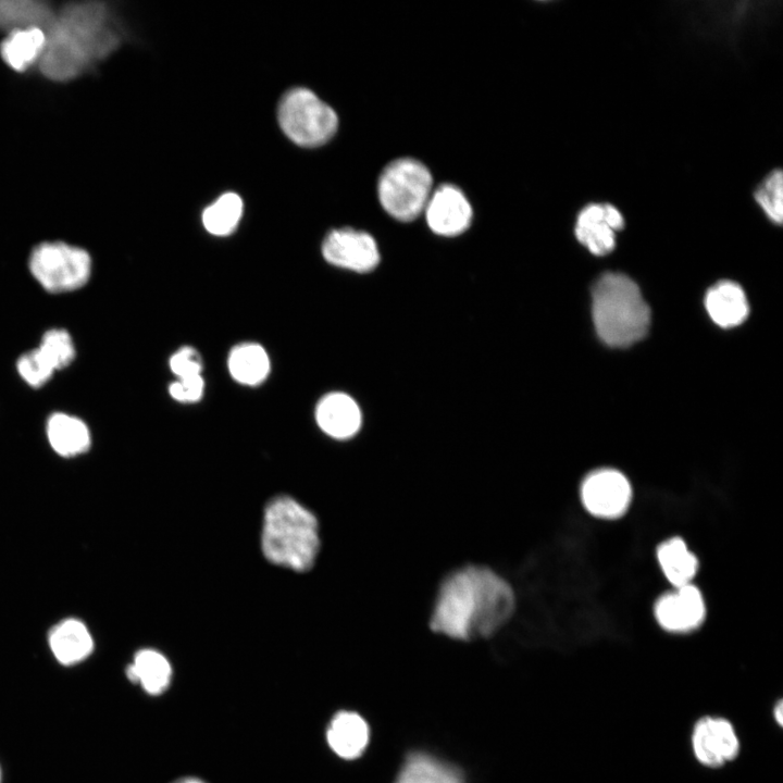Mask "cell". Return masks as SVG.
<instances>
[{"label":"cell","mask_w":783,"mask_h":783,"mask_svg":"<svg viewBox=\"0 0 783 783\" xmlns=\"http://www.w3.org/2000/svg\"><path fill=\"white\" fill-rule=\"evenodd\" d=\"M0 782H1V771H0Z\"/></svg>","instance_id":"cell-33"},{"label":"cell","mask_w":783,"mask_h":783,"mask_svg":"<svg viewBox=\"0 0 783 783\" xmlns=\"http://www.w3.org/2000/svg\"><path fill=\"white\" fill-rule=\"evenodd\" d=\"M428 227L440 236H457L471 224L472 208L464 194L451 184L433 191L425 206Z\"/></svg>","instance_id":"cell-13"},{"label":"cell","mask_w":783,"mask_h":783,"mask_svg":"<svg viewBox=\"0 0 783 783\" xmlns=\"http://www.w3.org/2000/svg\"><path fill=\"white\" fill-rule=\"evenodd\" d=\"M658 624L667 632L685 634L698 629L706 618V604L693 584L673 587L658 598L654 607Z\"/></svg>","instance_id":"cell-12"},{"label":"cell","mask_w":783,"mask_h":783,"mask_svg":"<svg viewBox=\"0 0 783 783\" xmlns=\"http://www.w3.org/2000/svg\"><path fill=\"white\" fill-rule=\"evenodd\" d=\"M54 16L50 7L42 1L0 0V29L25 28L46 29Z\"/></svg>","instance_id":"cell-24"},{"label":"cell","mask_w":783,"mask_h":783,"mask_svg":"<svg viewBox=\"0 0 783 783\" xmlns=\"http://www.w3.org/2000/svg\"><path fill=\"white\" fill-rule=\"evenodd\" d=\"M326 741L338 757L356 759L364 753L369 744L370 728L357 712L339 711L328 724Z\"/></svg>","instance_id":"cell-16"},{"label":"cell","mask_w":783,"mask_h":783,"mask_svg":"<svg viewBox=\"0 0 783 783\" xmlns=\"http://www.w3.org/2000/svg\"><path fill=\"white\" fill-rule=\"evenodd\" d=\"M127 679L151 695L162 694L170 685L172 668L165 656L153 649H141L126 668Z\"/></svg>","instance_id":"cell-19"},{"label":"cell","mask_w":783,"mask_h":783,"mask_svg":"<svg viewBox=\"0 0 783 783\" xmlns=\"http://www.w3.org/2000/svg\"><path fill=\"white\" fill-rule=\"evenodd\" d=\"M278 123L284 134L301 147H319L337 130L336 112L313 91L297 87L287 91L279 101Z\"/></svg>","instance_id":"cell-6"},{"label":"cell","mask_w":783,"mask_h":783,"mask_svg":"<svg viewBox=\"0 0 783 783\" xmlns=\"http://www.w3.org/2000/svg\"><path fill=\"white\" fill-rule=\"evenodd\" d=\"M691 744L696 760L709 768L723 767L739 754L741 743L733 724L722 717L699 719L692 731Z\"/></svg>","instance_id":"cell-10"},{"label":"cell","mask_w":783,"mask_h":783,"mask_svg":"<svg viewBox=\"0 0 783 783\" xmlns=\"http://www.w3.org/2000/svg\"><path fill=\"white\" fill-rule=\"evenodd\" d=\"M657 560L673 587L691 584L698 570V559L680 537H671L657 548Z\"/></svg>","instance_id":"cell-20"},{"label":"cell","mask_w":783,"mask_h":783,"mask_svg":"<svg viewBox=\"0 0 783 783\" xmlns=\"http://www.w3.org/2000/svg\"><path fill=\"white\" fill-rule=\"evenodd\" d=\"M48 644L54 658L63 666L79 663L94 650V639L88 627L74 618L53 625L48 634Z\"/></svg>","instance_id":"cell-15"},{"label":"cell","mask_w":783,"mask_h":783,"mask_svg":"<svg viewBox=\"0 0 783 783\" xmlns=\"http://www.w3.org/2000/svg\"><path fill=\"white\" fill-rule=\"evenodd\" d=\"M705 307L710 319L723 328L739 325L749 312L743 288L731 281H721L713 285L706 294Z\"/></svg>","instance_id":"cell-17"},{"label":"cell","mask_w":783,"mask_h":783,"mask_svg":"<svg viewBox=\"0 0 783 783\" xmlns=\"http://www.w3.org/2000/svg\"><path fill=\"white\" fill-rule=\"evenodd\" d=\"M46 41L45 29L25 28L9 33L0 45L3 61L15 71H25L38 62Z\"/></svg>","instance_id":"cell-22"},{"label":"cell","mask_w":783,"mask_h":783,"mask_svg":"<svg viewBox=\"0 0 783 783\" xmlns=\"http://www.w3.org/2000/svg\"><path fill=\"white\" fill-rule=\"evenodd\" d=\"M227 363L233 378L249 386L262 383L268 377L271 368L266 351L254 343H245L234 347Z\"/></svg>","instance_id":"cell-23"},{"label":"cell","mask_w":783,"mask_h":783,"mask_svg":"<svg viewBox=\"0 0 783 783\" xmlns=\"http://www.w3.org/2000/svg\"><path fill=\"white\" fill-rule=\"evenodd\" d=\"M511 584L486 566L467 564L447 574L438 586L430 629L451 639L489 637L512 617Z\"/></svg>","instance_id":"cell-1"},{"label":"cell","mask_w":783,"mask_h":783,"mask_svg":"<svg viewBox=\"0 0 783 783\" xmlns=\"http://www.w3.org/2000/svg\"><path fill=\"white\" fill-rule=\"evenodd\" d=\"M627 477L616 469L602 468L588 473L580 487L582 505L592 515L613 520L623 515L632 500Z\"/></svg>","instance_id":"cell-8"},{"label":"cell","mask_w":783,"mask_h":783,"mask_svg":"<svg viewBox=\"0 0 783 783\" xmlns=\"http://www.w3.org/2000/svg\"><path fill=\"white\" fill-rule=\"evenodd\" d=\"M173 783H204V782L198 778L187 776V778L178 779Z\"/></svg>","instance_id":"cell-32"},{"label":"cell","mask_w":783,"mask_h":783,"mask_svg":"<svg viewBox=\"0 0 783 783\" xmlns=\"http://www.w3.org/2000/svg\"><path fill=\"white\" fill-rule=\"evenodd\" d=\"M624 226V215L617 206L607 201H593L579 211L574 235L591 253L605 256L616 248L617 234Z\"/></svg>","instance_id":"cell-9"},{"label":"cell","mask_w":783,"mask_h":783,"mask_svg":"<svg viewBox=\"0 0 783 783\" xmlns=\"http://www.w3.org/2000/svg\"><path fill=\"white\" fill-rule=\"evenodd\" d=\"M244 211L241 198L235 192H225L202 212L204 228L215 236H227L237 227Z\"/></svg>","instance_id":"cell-25"},{"label":"cell","mask_w":783,"mask_h":783,"mask_svg":"<svg viewBox=\"0 0 783 783\" xmlns=\"http://www.w3.org/2000/svg\"><path fill=\"white\" fill-rule=\"evenodd\" d=\"M46 431L52 449L65 458L86 452L91 444L88 426L80 419L63 412L49 417Z\"/></svg>","instance_id":"cell-18"},{"label":"cell","mask_w":783,"mask_h":783,"mask_svg":"<svg viewBox=\"0 0 783 783\" xmlns=\"http://www.w3.org/2000/svg\"><path fill=\"white\" fill-rule=\"evenodd\" d=\"M38 349L55 371L67 366L75 358V347L72 337L62 328L47 331L41 338Z\"/></svg>","instance_id":"cell-27"},{"label":"cell","mask_w":783,"mask_h":783,"mask_svg":"<svg viewBox=\"0 0 783 783\" xmlns=\"http://www.w3.org/2000/svg\"><path fill=\"white\" fill-rule=\"evenodd\" d=\"M170 368L177 378L201 374L200 355L191 347H183L171 357Z\"/></svg>","instance_id":"cell-29"},{"label":"cell","mask_w":783,"mask_h":783,"mask_svg":"<svg viewBox=\"0 0 783 783\" xmlns=\"http://www.w3.org/2000/svg\"><path fill=\"white\" fill-rule=\"evenodd\" d=\"M432 184V174L422 162L412 158L397 159L380 175L378 200L390 216L410 222L424 211Z\"/></svg>","instance_id":"cell-5"},{"label":"cell","mask_w":783,"mask_h":783,"mask_svg":"<svg viewBox=\"0 0 783 783\" xmlns=\"http://www.w3.org/2000/svg\"><path fill=\"white\" fill-rule=\"evenodd\" d=\"M592 315L598 337L616 348L637 343L650 326V309L638 286L621 273H605L594 283Z\"/></svg>","instance_id":"cell-4"},{"label":"cell","mask_w":783,"mask_h":783,"mask_svg":"<svg viewBox=\"0 0 783 783\" xmlns=\"http://www.w3.org/2000/svg\"><path fill=\"white\" fill-rule=\"evenodd\" d=\"M395 783H464L456 767L425 753L410 754Z\"/></svg>","instance_id":"cell-21"},{"label":"cell","mask_w":783,"mask_h":783,"mask_svg":"<svg viewBox=\"0 0 783 783\" xmlns=\"http://www.w3.org/2000/svg\"><path fill=\"white\" fill-rule=\"evenodd\" d=\"M261 544L270 562L308 571L320 550L318 520L294 498L277 496L265 507Z\"/></svg>","instance_id":"cell-3"},{"label":"cell","mask_w":783,"mask_h":783,"mask_svg":"<svg viewBox=\"0 0 783 783\" xmlns=\"http://www.w3.org/2000/svg\"><path fill=\"white\" fill-rule=\"evenodd\" d=\"M204 382L201 374L177 378L169 387L173 399L179 402L198 401L203 394Z\"/></svg>","instance_id":"cell-30"},{"label":"cell","mask_w":783,"mask_h":783,"mask_svg":"<svg viewBox=\"0 0 783 783\" xmlns=\"http://www.w3.org/2000/svg\"><path fill=\"white\" fill-rule=\"evenodd\" d=\"M315 419L326 435L340 440L353 437L362 423L358 403L345 393L324 396L316 406Z\"/></svg>","instance_id":"cell-14"},{"label":"cell","mask_w":783,"mask_h":783,"mask_svg":"<svg viewBox=\"0 0 783 783\" xmlns=\"http://www.w3.org/2000/svg\"><path fill=\"white\" fill-rule=\"evenodd\" d=\"M16 368L20 376L34 388L45 385L55 371L38 348L22 355Z\"/></svg>","instance_id":"cell-28"},{"label":"cell","mask_w":783,"mask_h":783,"mask_svg":"<svg viewBox=\"0 0 783 783\" xmlns=\"http://www.w3.org/2000/svg\"><path fill=\"white\" fill-rule=\"evenodd\" d=\"M28 268L34 278L47 291L69 293L88 282L91 258L79 247L61 241H47L33 249Z\"/></svg>","instance_id":"cell-7"},{"label":"cell","mask_w":783,"mask_h":783,"mask_svg":"<svg viewBox=\"0 0 783 783\" xmlns=\"http://www.w3.org/2000/svg\"><path fill=\"white\" fill-rule=\"evenodd\" d=\"M774 719L778 724L782 725L783 722V704L782 701H779L778 705L774 708Z\"/></svg>","instance_id":"cell-31"},{"label":"cell","mask_w":783,"mask_h":783,"mask_svg":"<svg viewBox=\"0 0 783 783\" xmlns=\"http://www.w3.org/2000/svg\"><path fill=\"white\" fill-rule=\"evenodd\" d=\"M324 259L338 268L366 273L380 262L375 239L368 233L352 228L334 229L322 244Z\"/></svg>","instance_id":"cell-11"},{"label":"cell","mask_w":783,"mask_h":783,"mask_svg":"<svg viewBox=\"0 0 783 783\" xmlns=\"http://www.w3.org/2000/svg\"><path fill=\"white\" fill-rule=\"evenodd\" d=\"M753 198L767 219L773 224L783 222V172L780 167L769 171L756 185Z\"/></svg>","instance_id":"cell-26"},{"label":"cell","mask_w":783,"mask_h":783,"mask_svg":"<svg viewBox=\"0 0 783 783\" xmlns=\"http://www.w3.org/2000/svg\"><path fill=\"white\" fill-rule=\"evenodd\" d=\"M46 41L38 61L49 79H73L114 52L122 41L109 8L98 1L69 3L45 29Z\"/></svg>","instance_id":"cell-2"}]
</instances>
